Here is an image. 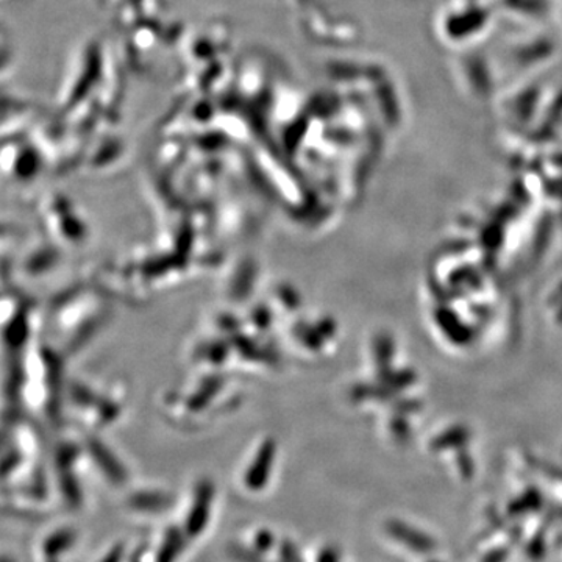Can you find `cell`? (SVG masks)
<instances>
[{
    "label": "cell",
    "mask_w": 562,
    "mask_h": 562,
    "mask_svg": "<svg viewBox=\"0 0 562 562\" xmlns=\"http://www.w3.org/2000/svg\"><path fill=\"white\" fill-rule=\"evenodd\" d=\"M181 547V538L179 532H171L166 538L165 546H162L160 554H158L157 562H172L173 558L177 557Z\"/></svg>",
    "instance_id": "6da1fadb"
},
{
    "label": "cell",
    "mask_w": 562,
    "mask_h": 562,
    "mask_svg": "<svg viewBox=\"0 0 562 562\" xmlns=\"http://www.w3.org/2000/svg\"><path fill=\"white\" fill-rule=\"evenodd\" d=\"M72 539V535H69V532H60V535L54 536V538H50L49 542L46 543V552L55 553L58 552V550H65L66 547L70 546Z\"/></svg>",
    "instance_id": "7a4b0ae2"
},
{
    "label": "cell",
    "mask_w": 562,
    "mask_h": 562,
    "mask_svg": "<svg viewBox=\"0 0 562 562\" xmlns=\"http://www.w3.org/2000/svg\"><path fill=\"white\" fill-rule=\"evenodd\" d=\"M272 543V536L268 535V532H260L257 538V546L260 550L268 549L269 546Z\"/></svg>",
    "instance_id": "3957f363"
},
{
    "label": "cell",
    "mask_w": 562,
    "mask_h": 562,
    "mask_svg": "<svg viewBox=\"0 0 562 562\" xmlns=\"http://www.w3.org/2000/svg\"><path fill=\"white\" fill-rule=\"evenodd\" d=\"M121 549H114L113 552L106 557V560L103 562H120L121 560Z\"/></svg>",
    "instance_id": "277c9868"
},
{
    "label": "cell",
    "mask_w": 562,
    "mask_h": 562,
    "mask_svg": "<svg viewBox=\"0 0 562 562\" xmlns=\"http://www.w3.org/2000/svg\"><path fill=\"white\" fill-rule=\"evenodd\" d=\"M321 562H333V553L325 552L324 554H322Z\"/></svg>",
    "instance_id": "5b68a950"
}]
</instances>
